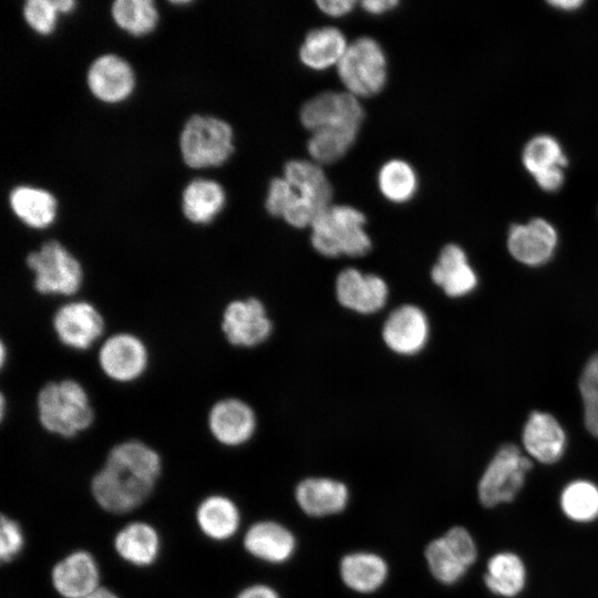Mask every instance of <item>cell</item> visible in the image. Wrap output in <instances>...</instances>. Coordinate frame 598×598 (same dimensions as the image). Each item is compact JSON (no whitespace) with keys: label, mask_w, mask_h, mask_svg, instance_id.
<instances>
[{"label":"cell","mask_w":598,"mask_h":598,"mask_svg":"<svg viewBox=\"0 0 598 598\" xmlns=\"http://www.w3.org/2000/svg\"><path fill=\"white\" fill-rule=\"evenodd\" d=\"M337 72L348 93L358 99L375 95L388 81L385 52L375 39L360 37L349 43Z\"/></svg>","instance_id":"cell-8"},{"label":"cell","mask_w":598,"mask_h":598,"mask_svg":"<svg viewBox=\"0 0 598 598\" xmlns=\"http://www.w3.org/2000/svg\"><path fill=\"white\" fill-rule=\"evenodd\" d=\"M178 146L186 166L217 167L226 163L235 151L234 131L223 118L194 114L183 125Z\"/></svg>","instance_id":"cell-7"},{"label":"cell","mask_w":598,"mask_h":598,"mask_svg":"<svg viewBox=\"0 0 598 598\" xmlns=\"http://www.w3.org/2000/svg\"><path fill=\"white\" fill-rule=\"evenodd\" d=\"M162 470L163 460L155 447L141 439H125L111 446L93 475L92 497L107 513H130L151 496Z\"/></svg>","instance_id":"cell-1"},{"label":"cell","mask_w":598,"mask_h":598,"mask_svg":"<svg viewBox=\"0 0 598 598\" xmlns=\"http://www.w3.org/2000/svg\"><path fill=\"white\" fill-rule=\"evenodd\" d=\"M53 1H54L58 12L63 13V14L71 12L76 4V2L73 0H53Z\"/></svg>","instance_id":"cell-45"},{"label":"cell","mask_w":598,"mask_h":598,"mask_svg":"<svg viewBox=\"0 0 598 598\" xmlns=\"http://www.w3.org/2000/svg\"><path fill=\"white\" fill-rule=\"evenodd\" d=\"M334 293L344 309L370 316L385 307L390 290L382 277L348 267L337 275Z\"/></svg>","instance_id":"cell-14"},{"label":"cell","mask_w":598,"mask_h":598,"mask_svg":"<svg viewBox=\"0 0 598 598\" xmlns=\"http://www.w3.org/2000/svg\"><path fill=\"white\" fill-rule=\"evenodd\" d=\"M349 42L341 30L324 25L310 30L299 48L300 62L308 69L322 71L337 66L343 58Z\"/></svg>","instance_id":"cell-28"},{"label":"cell","mask_w":598,"mask_h":598,"mask_svg":"<svg viewBox=\"0 0 598 598\" xmlns=\"http://www.w3.org/2000/svg\"><path fill=\"white\" fill-rule=\"evenodd\" d=\"M81 598H120V596L115 591L101 586L93 592Z\"/></svg>","instance_id":"cell-44"},{"label":"cell","mask_w":598,"mask_h":598,"mask_svg":"<svg viewBox=\"0 0 598 598\" xmlns=\"http://www.w3.org/2000/svg\"><path fill=\"white\" fill-rule=\"evenodd\" d=\"M522 162L533 177L568 165L560 143L548 134L536 135L525 144Z\"/></svg>","instance_id":"cell-32"},{"label":"cell","mask_w":598,"mask_h":598,"mask_svg":"<svg viewBox=\"0 0 598 598\" xmlns=\"http://www.w3.org/2000/svg\"><path fill=\"white\" fill-rule=\"evenodd\" d=\"M33 404L41 430L62 440L86 433L97 419L89 388L72 375L43 381L34 393Z\"/></svg>","instance_id":"cell-2"},{"label":"cell","mask_w":598,"mask_h":598,"mask_svg":"<svg viewBox=\"0 0 598 598\" xmlns=\"http://www.w3.org/2000/svg\"><path fill=\"white\" fill-rule=\"evenodd\" d=\"M111 16L117 27L132 35L151 33L159 19L152 0H115L111 4Z\"/></svg>","instance_id":"cell-33"},{"label":"cell","mask_w":598,"mask_h":598,"mask_svg":"<svg viewBox=\"0 0 598 598\" xmlns=\"http://www.w3.org/2000/svg\"><path fill=\"white\" fill-rule=\"evenodd\" d=\"M523 443L534 460L551 464L557 462L565 452L566 434L554 416L544 412H534L524 426Z\"/></svg>","instance_id":"cell-24"},{"label":"cell","mask_w":598,"mask_h":598,"mask_svg":"<svg viewBox=\"0 0 598 598\" xmlns=\"http://www.w3.org/2000/svg\"><path fill=\"white\" fill-rule=\"evenodd\" d=\"M283 177L319 212L331 205L332 186L320 164L312 159H291L285 164Z\"/></svg>","instance_id":"cell-29"},{"label":"cell","mask_w":598,"mask_h":598,"mask_svg":"<svg viewBox=\"0 0 598 598\" xmlns=\"http://www.w3.org/2000/svg\"><path fill=\"white\" fill-rule=\"evenodd\" d=\"M367 218L350 205H330L312 221L310 243L323 257H363L372 248Z\"/></svg>","instance_id":"cell-4"},{"label":"cell","mask_w":598,"mask_h":598,"mask_svg":"<svg viewBox=\"0 0 598 598\" xmlns=\"http://www.w3.org/2000/svg\"><path fill=\"white\" fill-rule=\"evenodd\" d=\"M529 458L514 444L503 445L492 458L478 483V497L486 507L508 503L523 487L530 470Z\"/></svg>","instance_id":"cell-9"},{"label":"cell","mask_w":598,"mask_h":598,"mask_svg":"<svg viewBox=\"0 0 598 598\" xmlns=\"http://www.w3.org/2000/svg\"><path fill=\"white\" fill-rule=\"evenodd\" d=\"M548 4H550L551 7L556 9L570 11V10L579 9L584 4V1L582 0H553V1H548Z\"/></svg>","instance_id":"cell-43"},{"label":"cell","mask_w":598,"mask_h":598,"mask_svg":"<svg viewBox=\"0 0 598 598\" xmlns=\"http://www.w3.org/2000/svg\"><path fill=\"white\" fill-rule=\"evenodd\" d=\"M361 8L370 14H383L399 6L396 0H365L360 2Z\"/></svg>","instance_id":"cell-42"},{"label":"cell","mask_w":598,"mask_h":598,"mask_svg":"<svg viewBox=\"0 0 598 598\" xmlns=\"http://www.w3.org/2000/svg\"><path fill=\"white\" fill-rule=\"evenodd\" d=\"M587 430L598 439V353L587 362L579 380Z\"/></svg>","instance_id":"cell-36"},{"label":"cell","mask_w":598,"mask_h":598,"mask_svg":"<svg viewBox=\"0 0 598 598\" xmlns=\"http://www.w3.org/2000/svg\"><path fill=\"white\" fill-rule=\"evenodd\" d=\"M348 486L331 477L312 476L295 488L298 507L310 517H326L343 512L349 503Z\"/></svg>","instance_id":"cell-20"},{"label":"cell","mask_w":598,"mask_h":598,"mask_svg":"<svg viewBox=\"0 0 598 598\" xmlns=\"http://www.w3.org/2000/svg\"><path fill=\"white\" fill-rule=\"evenodd\" d=\"M51 585L62 598H81L101 587L96 558L85 549L70 551L58 560L50 573Z\"/></svg>","instance_id":"cell-16"},{"label":"cell","mask_w":598,"mask_h":598,"mask_svg":"<svg viewBox=\"0 0 598 598\" xmlns=\"http://www.w3.org/2000/svg\"><path fill=\"white\" fill-rule=\"evenodd\" d=\"M558 244L556 228L546 219L537 217L526 224H513L507 235V248L520 264L540 266L554 255Z\"/></svg>","instance_id":"cell-17"},{"label":"cell","mask_w":598,"mask_h":598,"mask_svg":"<svg viewBox=\"0 0 598 598\" xmlns=\"http://www.w3.org/2000/svg\"><path fill=\"white\" fill-rule=\"evenodd\" d=\"M219 328L228 344L250 349L270 337L272 322L260 299L246 297L233 299L225 305Z\"/></svg>","instance_id":"cell-10"},{"label":"cell","mask_w":598,"mask_h":598,"mask_svg":"<svg viewBox=\"0 0 598 598\" xmlns=\"http://www.w3.org/2000/svg\"><path fill=\"white\" fill-rule=\"evenodd\" d=\"M58 13L53 0H28L22 7V16L27 24L42 35L53 31Z\"/></svg>","instance_id":"cell-37"},{"label":"cell","mask_w":598,"mask_h":598,"mask_svg":"<svg viewBox=\"0 0 598 598\" xmlns=\"http://www.w3.org/2000/svg\"><path fill=\"white\" fill-rule=\"evenodd\" d=\"M358 134V131L344 128L319 130L311 133L307 151L313 162L320 165L332 164L346 155Z\"/></svg>","instance_id":"cell-34"},{"label":"cell","mask_w":598,"mask_h":598,"mask_svg":"<svg viewBox=\"0 0 598 598\" xmlns=\"http://www.w3.org/2000/svg\"><path fill=\"white\" fill-rule=\"evenodd\" d=\"M9 206L13 215L33 230L51 227L58 213L56 199L50 192L27 185L10 190Z\"/></svg>","instance_id":"cell-27"},{"label":"cell","mask_w":598,"mask_h":598,"mask_svg":"<svg viewBox=\"0 0 598 598\" xmlns=\"http://www.w3.org/2000/svg\"><path fill=\"white\" fill-rule=\"evenodd\" d=\"M205 424L216 443L234 448L254 437L258 422L255 410L247 401L237 396H224L207 408Z\"/></svg>","instance_id":"cell-12"},{"label":"cell","mask_w":598,"mask_h":598,"mask_svg":"<svg viewBox=\"0 0 598 598\" xmlns=\"http://www.w3.org/2000/svg\"><path fill=\"white\" fill-rule=\"evenodd\" d=\"M235 598H281L278 591L266 584H252L243 588Z\"/></svg>","instance_id":"cell-41"},{"label":"cell","mask_w":598,"mask_h":598,"mask_svg":"<svg viewBox=\"0 0 598 598\" xmlns=\"http://www.w3.org/2000/svg\"><path fill=\"white\" fill-rule=\"evenodd\" d=\"M86 84L97 100L110 104L120 103L134 90V71L123 58L113 53L102 54L90 64Z\"/></svg>","instance_id":"cell-18"},{"label":"cell","mask_w":598,"mask_h":598,"mask_svg":"<svg viewBox=\"0 0 598 598\" xmlns=\"http://www.w3.org/2000/svg\"><path fill=\"white\" fill-rule=\"evenodd\" d=\"M24 533L16 519L2 514L0 522V559L11 563L24 548Z\"/></svg>","instance_id":"cell-39"},{"label":"cell","mask_w":598,"mask_h":598,"mask_svg":"<svg viewBox=\"0 0 598 598\" xmlns=\"http://www.w3.org/2000/svg\"><path fill=\"white\" fill-rule=\"evenodd\" d=\"M525 577V567L518 556L499 553L489 559L484 581L493 594L512 598L523 590Z\"/></svg>","instance_id":"cell-31"},{"label":"cell","mask_w":598,"mask_h":598,"mask_svg":"<svg viewBox=\"0 0 598 598\" xmlns=\"http://www.w3.org/2000/svg\"><path fill=\"white\" fill-rule=\"evenodd\" d=\"M432 576L444 585L457 582L476 559V545L471 534L461 526L448 529L431 540L424 551Z\"/></svg>","instance_id":"cell-11"},{"label":"cell","mask_w":598,"mask_h":598,"mask_svg":"<svg viewBox=\"0 0 598 598\" xmlns=\"http://www.w3.org/2000/svg\"><path fill=\"white\" fill-rule=\"evenodd\" d=\"M24 265L31 288L42 298L66 300L80 297L87 275L80 257L62 241L50 238L27 252Z\"/></svg>","instance_id":"cell-3"},{"label":"cell","mask_w":598,"mask_h":598,"mask_svg":"<svg viewBox=\"0 0 598 598\" xmlns=\"http://www.w3.org/2000/svg\"><path fill=\"white\" fill-rule=\"evenodd\" d=\"M243 545L251 557L267 564L281 565L293 556L297 539L281 523L265 519L255 522L247 528Z\"/></svg>","instance_id":"cell-19"},{"label":"cell","mask_w":598,"mask_h":598,"mask_svg":"<svg viewBox=\"0 0 598 598\" xmlns=\"http://www.w3.org/2000/svg\"><path fill=\"white\" fill-rule=\"evenodd\" d=\"M432 281L451 298L471 293L477 286V276L464 249L456 244L445 245L430 272Z\"/></svg>","instance_id":"cell-21"},{"label":"cell","mask_w":598,"mask_h":598,"mask_svg":"<svg viewBox=\"0 0 598 598\" xmlns=\"http://www.w3.org/2000/svg\"><path fill=\"white\" fill-rule=\"evenodd\" d=\"M316 4L324 14L339 18L350 13L357 2L352 0H318Z\"/></svg>","instance_id":"cell-40"},{"label":"cell","mask_w":598,"mask_h":598,"mask_svg":"<svg viewBox=\"0 0 598 598\" xmlns=\"http://www.w3.org/2000/svg\"><path fill=\"white\" fill-rule=\"evenodd\" d=\"M385 347L395 354L410 357L421 352L430 338L426 313L416 305L404 303L393 309L382 326Z\"/></svg>","instance_id":"cell-15"},{"label":"cell","mask_w":598,"mask_h":598,"mask_svg":"<svg viewBox=\"0 0 598 598\" xmlns=\"http://www.w3.org/2000/svg\"><path fill=\"white\" fill-rule=\"evenodd\" d=\"M560 505L570 519L592 522L598 517V487L584 480L571 482L561 493Z\"/></svg>","instance_id":"cell-35"},{"label":"cell","mask_w":598,"mask_h":598,"mask_svg":"<svg viewBox=\"0 0 598 598\" xmlns=\"http://www.w3.org/2000/svg\"><path fill=\"white\" fill-rule=\"evenodd\" d=\"M377 183L381 195L386 200L393 204H404L415 196L419 177L410 163L393 158L380 167Z\"/></svg>","instance_id":"cell-30"},{"label":"cell","mask_w":598,"mask_h":598,"mask_svg":"<svg viewBox=\"0 0 598 598\" xmlns=\"http://www.w3.org/2000/svg\"><path fill=\"white\" fill-rule=\"evenodd\" d=\"M343 585L358 594L379 590L389 577V565L379 554L358 550L346 554L339 563Z\"/></svg>","instance_id":"cell-25"},{"label":"cell","mask_w":598,"mask_h":598,"mask_svg":"<svg viewBox=\"0 0 598 598\" xmlns=\"http://www.w3.org/2000/svg\"><path fill=\"white\" fill-rule=\"evenodd\" d=\"M100 374L110 383L126 388L141 382L152 365L151 346L130 328L107 332L95 349Z\"/></svg>","instance_id":"cell-5"},{"label":"cell","mask_w":598,"mask_h":598,"mask_svg":"<svg viewBox=\"0 0 598 598\" xmlns=\"http://www.w3.org/2000/svg\"><path fill=\"white\" fill-rule=\"evenodd\" d=\"M364 111L360 99L347 91H324L310 97L300 110V121L310 133L324 128L360 131Z\"/></svg>","instance_id":"cell-13"},{"label":"cell","mask_w":598,"mask_h":598,"mask_svg":"<svg viewBox=\"0 0 598 598\" xmlns=\"http://www.w3.org/2000/svg\"><path fill=\"white\" fill-rule=\"evenodd\" d=\"M116 555L134 567H150L159 557L162 539L158 530L150 523L134 520L124 525L114 536Z\"/></svg>","instance_id":"cell-22"},{"label":"cell","mask_w":598,"mask_h":598,"mask_svg":"<svg viewBox=\"0 0 598 598\" xmlns=\"http://www.w3.org/2000/svg\"><path fill=\"white\" fill-rule=\"evenodd\" d=\"M49 324L59 346L78 354L95 350L109 332L104 310L84 297L60 301L51 312Z\"/></svg>","instance_id":"cell-6"},{"label":"cell","mask_w":598,"mask_h":598,"mask_svg":"<svg viewBox=\"0 0 598 598\" xmlns=\"http://www.w3.org/2000/svg\"><path fill=\"white\" fill-rule=\"evenodd\" d=\"M199 532L214 542L231 539L239 530L241 514L238 505L224 494L204 497L195 511Z\"/></svg>","instance_id":"cell-23"},{"label":"cell","mask_w":598,"mask_h":598,"mask_svg":"<svg viewBox=\"0 0 598 598\" xmlns=\"http://www.w3.org/2000/svg\"><path fill=\"white\" fill-rule=\"evenodd\" d=\"M299 198L298 192L283 176L275 177L269 183L265 207L271 216L283 218Z\"/></svg>","instance_id":"cell-38"},{"label":"cell","mask_w":598,"mask_h":598,"mask_svg":"<svg viewBox=\"0 0 598 598\" xmlns=\"http://www.w3.org/2000/svg\"><path fill=\"white\" fill-rule=\"evenodd\" d=\"M226 203L224 187L209 178H194L183 189L182 214L187 221L204 226L215 220Z\"/></svg>","instance_id":"cell-26"}]
</instances>
